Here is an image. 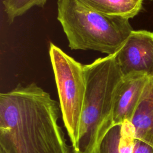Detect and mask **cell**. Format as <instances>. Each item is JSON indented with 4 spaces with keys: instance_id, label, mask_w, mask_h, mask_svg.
<instances>
[{
    "instance_id": "obj_1",
    "label": "cell",
    "mask_w": 153,
    "mask_h": 153,
    "mask_svg": "<svg viewBox=\"0 0 153 153\" xmlns=\"http://www.w3.org/2000/svg\"><path fill=\"white\" fill-rule=\"evenodd\" d=\"M60 104L32 82L0 94V142L12 153H73L59 125Z\"/></svg>"
},
{
    "instance_id": "obj_2",
    "label": "cell",
    "mask_w": 153,
    "mask_h": 153,
    "mask_svg": "<svg viewBox=\"0 0 153 153\" xmlns=\"http://www.w3.org/2000/svg\"><path fill=\"white\" fill-rule=\"evenodd\" d=\"M116 53L84 65L87 88L76 153H99L105 136L112 128L115 94L123 76Z\"/></svg>"
},
{
    "instance_id": "obj_3",
    "label": "cell",
    "mask_w": 153,
    "mask_h": 153,
    "mask_svg": "<svg viewBox=\"0 0 153 153\" xmlns=\"http://www.w3.org/2000/svg\"><path fill=\"white\" fill-rule=\"evenodd\" d=\"M57 19L71 50L114 54L133 31L129 19L103 14L82 0H57Z\"/></svg>"
},
{
    "instance_id": "obj_4",
    "label": "cell",
    "mask_w": 153,
    "mask_h": 153,
    "mask_svg": "<svg viewBox=\"0 0 153 153\" xmlns=\"http://www.w3.org/2000/svg\"><path fill=\"white\" fill-rule=\"evenodd\" d=\"M49 55L64 126L73 153H76L87 88L84 65L52 42L50 43Z\"/></svg>"
},
{
    "instance_id": "obj_5",
    "label": "cell",
    "mask_w": 153,
    "mask_h": 153,
    "mask_svg": "<svg viewBox=\"0 0 153 153\" xmlns=\"http://www.w3.org/2000/svg\"><path fill=\"white\" fill-rule=\"evenodd\" d=\"M116 60L123 76L139 73L153 76V32L133 30L117 52Z\"/></svg>"
},
{
    "instance_id": "obj_6",
    "label": "cell",
    "mask_w": 153,
    "mask_h": 153,
    "mask_svg": "<svg viewBox=\"0 0 153 153\" xmlns=\"http://www.w3.org/2000/svg\"><path fill=\"white\" fill-rule=\"evenodd\" d=\"M149 77L139 73L123 76L114 97L112 127L131 119Z\"/></svg>"
},
{
    "instance_id": "obj_7",
    "label": "cell",
    "mask_w": 153,
    "mask_h": 153,
    "mask_svg": "<svg viewBox=\"0 0 153 153\" xmlns=\"http://www.w3.org/2000/svg\"><path fill=\"white\" fill-rule=\"evenodd\" d=\"M131 121L136 139L153 147V76L149 78L145 87Z\"/></svg>"
},
{
    "instance_id": "obj_8",
    "label": "cell",
    "mask_w": 153,
    "mask_h": 153,
    "mask_svg": "<svg viewBox=\"0 0 153 153\" xmlns=\"http://www.w3.org/2000/svg\"><path fill=\"white\" fill-rule=\"evenodd\" d=\"M136 139L134 125L131 121L125 120L108 132L101 143L99 153H133Z\"/></svg>"
},
{
    "instance_id": "obj_9",
    "label": "cell",
    "mask_w": 153,
    "mask_h": 153,
    "mask_svg": "<svg viewBox=\"0 0 153 153\" xmlns=\"http://www.w3.org/2000/svg\"><path fill=\"white\" fill-rule=\"evenodd\" d=\"M96 10L111 16L130 19L140 11L143 0H82Z\"/></svg>"
},
{
    "instance_id": "obj_10",
    "label": "cell",
    "mask_w": 153,
    "mask_h": 153,
    "mask_svg": "<svg viewBox=\"0 0 153 153\" xmlns=\"http://www.w3.org/2000/svg\"><path fill=\"white\" fill-rule=\"evenodd\" d=\"M47 0H3L4 11L8 22L11 23L14 20L25 14L33 7H44Z\"/></svg>"
},
{
    "instance_id": "obj_11",
    "label": "cell",
    "mask_w": 153,
    "mask_h": 153,
    "mask_svg": "<svg viewBox=\"0 0 153 153\" xmlns=\"http://www.w3.org/2000/svg\"><path fill=\"white\" fill-rule=\"evenodd\" d=\"M133 153H153V147L147 143L136 139Z\"/></svg>"
},
{
    "instance_id": "obj_12",
    "label": "cell",
    "mask_w": 153,
    "mask_h": 153,
    "mask_svg": "<svg viewBox=\"0 0 153 153\" xmlns=\"http://www.w3.org/2000/svg\"><path fill=\"white\" fill-rule=\"evenodd\" d=\"M0 153H12V152L6 145L0 142Z\"/></svg>"
}]
</instances>
